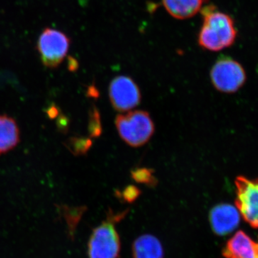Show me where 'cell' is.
<instances>
[{"instance_id": "obj_16", "label": "cell", "mask_w": 258, "mask_h": 258, "mask_svg": "<svg viewBox=\"0 0 258 258\" xmlns=\"http://www.w3.org/2000/svg\"><path fill=\"white\" fill-rule=\"evenodd\" d=\"M254 257H255V258H258V244H257V243L254 244Z\"/></svg>"}, {"instance_id": "obj_8", "label": "cell", "mask_w": 258, "mask_h": 258, "mask_svg": "<svg viewBox=\"0 0 258 258\" xmlns=\"http://www.w3.org/2000/svg\"><path fill=\"white\" fill-rule=\"evenodd\" d=\"M237 208L229 204H220L212 209L209 215L212 230L217 235H228L237 228L240 215Z\"/></svg>"}, {"instance_id": "obj_14", "label": "cell", "mask_w": 258, "mask_h": 258, "mask_svg": "<svg viewBox=\"0 0 258 258\" xmlns=\"http://www.w3.org/2000/svg\"><path fill=\"white\" fill-rule=\"evenodd\" d=\"M140 195V190L135 186L131 185L120 193V197L124 200L125 203H132L139 198Z\"/></svg>"}, {"instance_id": "obj_15", "label": "cell", "mask_w": 258, "mask_h": 258, "mask_svg": "<svg viewBox=\"0 0 258 258\" xmlns=\"http://www.w3.org/2000/svg\"><path fill=\"white\" fill-rule=\"evenodd\" d=\"M91 115H91V124H90V128H91L90 132L92 137H97L101 134V119L97 109L93 110Z\"/></svg>"}, {"instance_id": "obj_2", "label": "cell", "mask_w": 258, "mask_h": 258, "mask_svg": "<svg viewBox=\"0 0 258 258\" xmlns=\"http://www.w3.org/2000/svg\"><path fill=\"white\" fill-rule=\"evenodd\" d=\"M127 211L110 212L101 225L93 229L88 241V257L119 258L120 241L115 225L126 215Z\"/></svg>"}, {"instance_id": "obj_11", "label": "cell", "mask_w": 258, "mask_h": 258, "mask_svg": "<svg viewBox=\"0 0 258 258\" xmlns=\"http://www.w3.org/2000/svg\"><path fill=\"white\" fill-rule=\"evenodd\" d=\"M133 258H164L160 241L152 235L140 236L132 246Z\"/></svg>"}, {"instance_id": "obj_7", "label": "cell", "mask_w": 258, "mask_h": 258, "mask_svg": "<svg viewBox=\"0 0 258 258\" xmlns=\"http://www.w3.org/2000/svg\"><path fill=\"white\" fill-rule=\"evenodd\" d=\"M110 101L116 111L125 112L139 106L142 94L138 85L132 78L118 76L109 85Z\"/></svg>"}, {"instance_id": "obj_13", "label": "cell", "mask_w": 258, "mask_h": 258, "mask_svg": "<svg viewBox=\"0 0 258 258\" xmlns=\"http://www.w3.org/2000/svg\"><path fill=\"white\" fill-rule=\"evenodd\" d=\"M132 177L139 184H144L149 186H155L157 179L154 176V171L148 168H137L132 171Z\"/></svg>"}, {"instance_id": "obj_4", "label": "cell", "mask_w": 258, "mask_h": 258, "mask_svg": "<svg viewBox=\"0 0 258 258\" xmlns=\"http://www.w3.org/2000/svg\"><path fill=\"white\" fill-rule=\"evenodd\" d=\"M71 40L64 32L54 28H45L37 40V48L45 67H58L67 55Z\"/></svg>"}, {"instance_id": "obj_10", "label": "cell", "mask_w": 258, "mask_h": 258, "mask_svg": "<svg viewBox=\"0 0 258 258\" xmlns=\"http://www.w3.org/2000/svg\"><path fill=\"white\" fill-rule=\"evenodd\" d=\"M254 244L242 231H238L227 242L222 251L225 258H255L254 257Z\"/></svg>"}, {"instance_id": "obj_3", "label": "cell", "mask_w": 258, "mask_h": 258, "mask_svg": "<svg viewBox=\"0 0 258 258\" xmlns=\"http://www.w3.org/2000/svg\"><path fill=\"white\" fill-rule=\"evenodd\" d=\"M115 123L120 138L131 147H142L154 133V122L147 111H134L118 115Z\"/></svg>"}, {"instance_id": "obj_9", "label": "cell", "mask_w": 258, "mask_h": 258, "mask_svg": "<svg viewBox=\"0 0 258 258\" xmlns=\"http://www.w3.org/2000/svg\"><path fill=\"white\" fill-rule=\"evenodd\" d=\"M209 0H162L166 12L177 20H186L200 13Z\"/></svg>"}, {"instance_id": "obj_5", "label": "cell", "mask_w": 258, "mask_h": 258, "mask_svg": "<svg viewBox=\"0 0 258 258\" xmlns=\"http://www.w3.org/2000/svg\"><path fill=\"white\" fill-rule=\"evenodd\" d=\"M214 87L222 93H235L246 81V74L238 62L227 56H222L215 62L210 71Z\"/></svg>"}, {"instance_id": "obj_12", "label": "cell", "mask_w": 258, "mask_h": 258, "mask_svg": "<svg viewBox=\"0 0 258 258\" xmlns=\"http://www.w3.org/2000/svg\"><path fill=\"white\" fill-rule=\"evenodd\" d=\"M20 142L16 121L8 115H0V155L9 152Z\"/></svg>"}, {"instance_id": "obj_6", "label": "cell", "mask_w": 258, "mask_h": 258, "mask_svg": "<svg viewBox=\"0 0 258 258\" xmlns=\"http://www.w3.org/2000/svg\"><path fill=\"white\" fill-rule=\"evenodd\" d=\"M235 205L246 222L258 228V179L238 176L235 180Z\"/></svg>"}, {"instance_id": "obj_1", "label": "cell", "mask_w": 258, "mask_h": 258, "mask_svg": "<svg viewBox=\"0 0 258 258\" xmlns=\"http://www.w3.org/2000/svg\"><path fill=\"white\" fill-rule=\"evenodd\" d=\"M200 13L203 24L198 35V43L205 50L217 52L230 47L237 37L235 23L226 13L212 5H205Z\"/></svg>"}]
</instances>
